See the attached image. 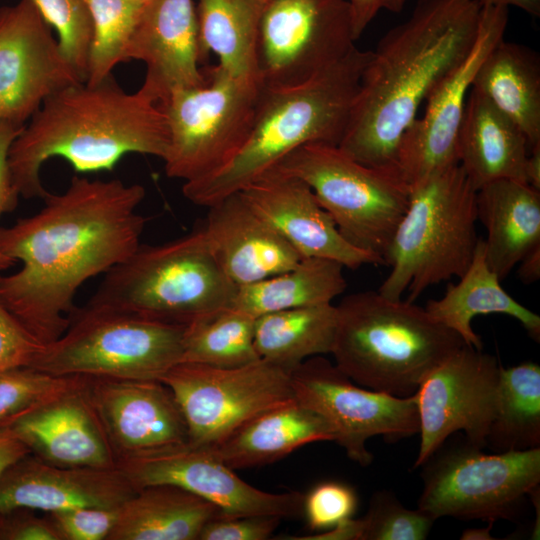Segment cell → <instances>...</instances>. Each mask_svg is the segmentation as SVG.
<instances>
[{"label":"cell","instance_id":"f546056e","mask_svg":"<svg viewBox=\"0 0 540 540\" xmlns=\"http://www.w3.org/2000/svg\"><path fill=\"white\" fill-rule=\"evenodd\" d=\"M471 87L520 128L529 150L540 145V58L534 50L502 39L483 60Z\"/></svg>","mask_w":540,"mask_h":540},{"label":"cell","instance_id":"ee69618b","mask_svg":"<svg viewBox=\"0 0 540 540\" xmlns=\"http://www.w3.org/2000/svg\"><path fill=\"white\" fill-rule=\"evenodd\" d=\"M0 540H59L46 517H38L29 509L0 513Z\"/></svg>","mask_w":540,"mask_h":540},{"label":"cell","instance_id":"f5cc1de1","mask_svg":"<svg viewBox=\"0 0 540 540\" xmlns=\"http://www.w3.org/2000/svg\"><path fill=\"white\" fill-rule=\"evenodd\" d=\"M493 523H489V526L484 528H470L465 530L462 535V540H492L495 539L491 535V527Z\"/></svg>","mask_w":540,"mask_h":540},{"label":"cell","instance_id":"f6af8a7d","mask_svg":"<svg viewBox=\"0 0 540 540\" xmlns=\"http://www.w3.org/2000/svg\"><path fill=\"white\" fill-rule=\"evenodd\" d=\"M23 128L24 126L0 121V216L12 212L18 205L20 195L12 182L8 166V152L12 142ZM15 264V260L0 252V272Z\"/></svg>","mask_w":540,"mask_h":540},{"label":"cell","instance_id":"83f0119b","mask_svg":"<svg viewBox=\"0 0 540 540\" xmlns=\"http://www.w3.org/2000/svg\"><path fill=\"white\" fill-rule=\"evenodd\" d=\"M219 517V507L183 488L147 485L119 506L107 540H199L204 526Z\"/></svg>","mask_w":540,"mask_h":540},{"label":"cell","instance_id":"5b68a950","mask_svg":"<svg viewBox=\"0 0 540 540\" xmlns=\"http://www.w3.org/2000/svg\"><path fill=\"white\" fill-rule=\"evenodd\" d=\"M336 308L335 365L371 390L414 395L427 374L465 344L425 308L378 291L349 294Z\"/></svg>","mask_w":540,"mask_h":540},{"label":"cell","instance_id":"8d00e7d4","mask_svg":"<svg viewBox=\"0 0 540 540\" xmlns=\"http://www.w3.org/2000/svg\"><path fill=\"white\" fill-rule=\"evenodd\" d=\"M43 19L54 28L65 60L82 81L89 71L93 21L84 0H33Z\"/></svg>","mask_w":540,"mask_h":540},{"label":"cell","instance_id":"60d3db41","mask_svg":"<svg viewBox=\"0 0 540 540\" xmlns=\"http://www.w3.org/2000/svg\"><path fill=\"white\" fill-rule=\"evenodd\" d=\"M119 507H78L46 513L59 540H107Z\"/></svg>","mask_w":540,"mask_h":540},{"label":"cell","instance_id":"f907efd6","mask_svg":"<svg viewBox=\"0 0 540 540\" xmlns=\"http://www.w3.org/2000/svg\"><path fill=\"white\" fill-rule=\"evenodd\" d=\"M479 3L481 6H497V7H506L510 6L516 7L523 10L524 12L532 15H540V0H471Z\"/></svg>","mask_w":540,"mask_h":540},{"label":"cell","instance_id":"4fadbf2b","mask_svg":"<svg viewBox=\"0 0 540 540\" xmlns=\"http://www.w3.org/2000/svg\"><path fill=\"white\" fill-rule=\"evenodd\" d=\"M347 0H267L257 43L263 86L306 82L356 46Z\"/></svg>","mask_w":540,"mask_h":540},{"label":"cell","instance_id":"6da1fadb","mask_svg":"<svg viewBox=\"0 0 540 540\" xmlns=\"http://www.w3.org/2000/svg\"><path fill=\"white\" fill-rule=\"evenodd\" d=\"M144 197L140 184L74 176L39 212L0 227V252L22 263L0 274V301L43 345L68 328L81 285L141 244L146 219L137 208Z\"/></svg>","mask_w":540,"mask_h":540},{"label":"cell","instance_id":"bcb514c9","mask_svg":"<svg viewBox=\"0 0 540 540\" xmlns=\"http://www.w3.org/2000/svg\"><path fill=\"white\" fill-rule=\"evenodd\" d=\"M351 9L353 32L357 40L380 11L399 13L408 0H347Z\"/></svg>","mask_w":540,"mask_h":540},{"label":"cell","instance_id":"74e56055","mask_svg":"<svg viewBox=\"0 0 540 540\" xmlns=\"http://www.w3.org/2000/svg\"><path fill=\"white\" fill-rule=\"evenodd\" d=\"M363 519L362 540H424L435 521L419 508L407 509L388 491L372 496Z\"/></svg>","mask_w":540,"mask_h":540},{"label":"cell","instance_id":"7bdbcfd3","mask_svg":"<svg viewBox=\"0 0 540 540\" xmlns=\"http://www.w3.org/2000/svg\"><path fill=\"white\" fill-rule=\"evenodd\" d=\"M281 519V517L274 515L219 517L204 526L199 540L269 539L280 524Z\"/></svg>","mask_w":540,"mask_h":540},{"label":"cell","instance_id":"f1b7e54d","mask_svg":"<svg viewBox=\"0 0 540 540\" xmlns=\"http://www.w3.org/2000/svg\"><path fill=\"white\" fill-rule=\"evenodd\" d=\"M429 315L457 333L465 344L482 350L481 338L472 328V320L480 314H505L518 320L528 335L540 341V317L510 296L501 286V280L488 266L484 242L480 238L473 260L459 277L449 283L444 295L429 300L425 306Z\"/></svg>","mask_w":540,"mask_h":540},{"label":"cell","instance_id":"30bf717a","mask_svg":"<svg viewBox=\"0 0 540 540\" xmlns=\"http://www.w3.org/2000/svg\"><path fill=\"white\" fill-rule=\"evenodd\" d=\"M206 81L173 91L159 103L169 127L165 173L183 182L202 179L226 165L244 143L262 89L258 80L236 78L218 65Z\"/></svg>","mask_w":540,"mask_h":540},{"label":"cell","instance_id":"836d02e7","mask_svg":"<svg viewBox=\"0 0 540 540\" xmlns=\"http://www.w3.org/2000/svg\"><path fill=\"white\" fill-rule=\"evenodd\" d=\"M496 452L540 445V367L526 361L500 366L496 408L486 446Z\"/></svg>","mask_w":540,"mask_h":540},{"label":"cell","instance_id":"d4e9b609","mask_svg":"<svg viewBox=\"0 0 540 540\" xmlns=\"http://www.w3.org/2000/svg\"><path fill=\"white\" fill-rule=\"evenodd\" d=\"M529 153L520 128L471 87L458 135V164L478 190L499 179L525 182Z\"/></svg>","mask_w":540,"mask_h":540},{"label":"cell","instance_id":"5bb4252c","mask_svg":"<svg viewBox=\"0 0 540 540\" xmlns=\"http://www.w3.org/2000/svg\"><path fill=\"white\" fill-rule=\"evenodd\" d=\"M295 399L320 415L347 456L361 466L373 461L366 442L373 436L397 441L419 433L414 395L398 397L364 389L321 355L290 373Z\"/></svg>","mask_w":540,"mask_h":540},{"label":"cell","instance_id":"7a4b0ae2","mask_svg":"<svg viewBox=\"0 0 540 540\" xmlns=\"http://www.w3.org/2000/svg\"><path fill=\"white\" fill-rule=\"evenodd\" d=\"M481 11L471 0H418L372 51L338 147L364 165L397 170L403 134L422 102L470 52Z\"/></svg>","mask_w":540,"mask_h":540},{"label":"cell","instance_id":"ab89813d","mask_svg":"<svg viewBox=\"0 0 540 540\" xmlns=\"http://www.w3.org/2000/svg\"><path fill=\"white\" fill-rule=\"evenodd\" d=\"M357 504L352 487L338 481H324L304 495L303 514L311 530L325 531L351 518Z\"/></svg>","mask_w":540,"mask_h":540},{"label":"cell","instance_id":"816d5d0a","mask_svg":"<svg viewBox=\"0 0 540 540\" xmlns=\"http://www.w3.org/2000/svg\"><path fill=\"white\" fill-rule=\"evenodd\" d=\"M525 180L528 185L540 191V145L529 150L525 164Z\"/></svg>","mask_w":540,"mask_h":540},{"label":"cell","instance_id":"c3c4849f","mask_svg":"<svg viewBox=\"0 0 540 540\" xmlns=\"http://www.w3.org/2000/svg\"><path fill=\"white\" fill-rule=\"evenodd\" d=\"M30 453L17 439L0 433V477L17 460Z\"/></svg>","mask_w":540,"mask_h":540},{"label":"cell","instance_id":"b9f144b4","mask_svg":"<svg viewBox=\"0 0 540 540\" xmlns=\"http://www.w3.org/2000/svg\"><path fill=\"white\" fill-rule=\"evenodd\" d=\"M44 346L0 301V372L31 366Z\"/></svg>","mask_w":540,"mask_h":540},{"label":"cell","instance_id":"3957f363","mask_svg":"<svg viewBox=\"0 0 540 540\" xmlns=\"http://www.w3.org/2000/svg\"><path fill=\"white\" fill-rule=\"evenodd\" d=\"M168 120L162 107L142 90L125 92L112 75L96 85L79 82L51 95L12 142L8 166L25 199L50 193L40 170L63 158L76 172L112 170L129 153L166 157Z\"/></svg>","mask_w":540,"mask_h":540},{"label":"cell","instance_id":"1f68e13d","mask_svg":"<svg viewBox=\"0 0 540 540\" xmlns=\"http://www.w3.org/2000/svg\"><path fill=\"white\" fill-rule=\"evenodd\" d=\"M263 0H198L199 40L204 60L210 52L233 77L259 80L257 43Z\"/></svg>","mask_w":540,"mask_h":540},{"label":"cell","instance_id":"2e32d148","mask_svg":"<svg viewBox=\"0 0 540 540\" xmlns=\"http://www.w3.org/2000/svg\"><path fill=\"white\" fill-rule=\"evenodd\" d=\"M128 481L140 489L171 484L215 504L223 517L303 514L304 494L270 493L241 479L208 446L190 442L145 451L117 462Z\"/></svg>","mask_w":540,"mask_h":540},{"label":"cell","instance_id":"ffe728a7","mask_svg":"<svg viewBox=\"0 0 540 540\" xmlns=\"http://www.w3.org/2000/svg\"><path fill=\"white\" fill-rule=\"evenodd\" d=\"M41 460L62 467H116L84 388V376L0 424Z\"/></svg>","mask_w":540,"mask_h":540},{"label":"cell","instance_id":"484cf974","mask_svg":"<svg viewBox=\"0 0 540 540\" xmlns=\"http://www.w3.org/2000/svg\"><path fill=\"white\" fill-rule=\"evenodd\" d=\"M476 208L487 233L486 262L502 281L540 245V191L518 180H495L477 190Z\"/></svg>","mask_w":540,"mask_h":540},{"label":"cell","instance_id":"52a82bcc","mask_svg":"<svg viewBox=\"0 0 540 540\" xmlns=\"http://www.w3.org/2000/svg\"><path fill=\"white\" fill-rule=\"evenodd\" d=\"M476 192L457 163L410 188L408 207L386 257L390 273L378 292L414 302L428 287L459 278L479 241Z\"/></svg>","mask_w":540,"mask_h":540},{"label":"cell","instance_id":"603a6c76","mask_svg":"<svg viewBox=\"0 0 540 540\" xmlns=\"http://www.w3.org/2000/svg\"><path fill=\"white\" fill-rule=\"evenodd\" d=\"M136 491L117 466L62 467L28 453L0 477V513L119 507Z\"/></svg>","mask_w":540,"mask_h":540},{"label":"cell","instance_id":"44dd1931","mask_svg":"<svg viewBox=\"0 0 540 540\" xmlns=\"http://www.w3.org/2000/svg\"><path fill=\"white\" fill-rule=\"evenodd\" d=\"M242 195L303 258H324L352 270L383 265L377 255L348 242L333 218L301 179L268 171L240 190Z\"/></svg>","mask_w":540,"mask_h":540},{"label":"cell","instance_id":"4316f807","mask_svg":"<svg viewBox=\"0 0 540 540\" xmlns=\"http://www.w3.org/2000/svg\"><path fill=\"white\" fill-rule=\"evenodd\" d=\"M333 439L327 422L295 399L252 417L208 447L235 470L269 464L305 444Z\"/></svg>","mask_w":540,"mask_h":540},{"label":"cell","instance_id":"9a60e30c","mask_svg":"<svg viewBox=\"0 0 540 540\" xmlns=\"http://www.w3.org/2000/svg\"><path fill=\"white\" fill-rule=\"evenodd\" d=\"M499 372L496 357L464 344L427 374L414 393L420 433L415 468L459 431L472 445L486 446Z\"/></svg>","mask_w":540,"mask_h":540},{"label":"cell","instance_id":"8992f818","mask_svg":"<svg viewBox=\"0 0 540 540\" xmlns=\"http://www.w3.org/2000/svg\"><path fill=\"white\" fill-rule=\"evenodd\" d=\"M237 287L201 227L162 244H140L105 273L87 304L187 326L230 308Z\"/></svg>","mask_w":540,"mask_h":540},{"label":"cell","instance_id":"db71d44e","mask_svg":"<svg viewBox=\"0 0 540 540\" xmlns=\"http://www.w3.org/2000/svg\"><path fill=\"white\" fill-rule=\"evenodd\" d=\"M142 1H146V2H147V1H150V0H142Z\"/></svg>","mask_w":540,"mask_h":540},{"label":"cell","instance_id":"11a10c76","mask_svg":"<svg viewBox=\"0 0 540 540\" xmlns=\"http://www.w3.org/2000/svg\"><path fill=\"white\" fill-rule=\"evenodd\" d=\"M264 2L267 1V0H263Z\"/></svg>","mask_w":540,"mask_h":540},{"label":"cell","instance_id":"d6a6232c","mask_svg":"<svg viewBox=\"0 0 540 540\" xmlns=\"http://www.w3.org/2000/svg\"><path fill=\"white\" fill-rule=\"evenodd\" d=\"M344 268L330 259L303 258L285 272L238 286L230 308L256 318L275 311L331 303L347 287Z\"/></svg>","mask_w":540,"mask_h":540},{"label":"cell","instance_id":"e0dca14e","mask_svg":"<svg viewBox=\"0 0 540 540\" xmlns=\"http://www.w3.org/2000/svg\"><path fill=\"white\" fill-rule=\"evenodd\" d=\"M508 8L482 6L478 33L465 59L434 88L424 115L403 134L396 168L411 187L458 163L457 143L475 74L492 48L504 39Z\"/></svg>","mask_w":540,"mask_h":540},{"label":"cell","instance_id":"8fae6325","mask_svg":"<svg viewBox=\"0 0 540 540\" xmlns=\"http://www.w3.org/2000/svg\"><path fill=\"white\" fill-rule=\"evenodd\" d=\"M418 508L435 520L450 516L493 523L513 519L540 483V447L485 454L467 440L440 447L423 465Z\"/></svg>","mask_w":540,"mask_h":540},{"label":"cell","instance_id":"277c9868","mask_svg":"<svg viewBox=\"0 0 540 540\" xmlns=\"http://www.w3.org/2000/svg\"><path fill=\"white\" fill-rule=\"evenodd\" d=\"M371 53L355 47L306 82L285 87L262 85L250 131L238 152L216 172L183 183L184 197L209 207L242 190L303 145L338 146Z\"/></svg>","mask_w":540,"mask_h":540},{"label":"cell","instance_id":"7dc6e473","mask_svg":"<svg viewBox=\"0 0 540 540\" xmlns=\"http://www.w3.org/2000/svg\"><path fill=\"white\" fill-rule=\"evenodd\" d=\"M365 528L363 517L360 519L348 518L334 527L321 531L315 535L284 537L292 540H362Z\"/></svg>","mask_w":540,"mask_h":540},{"label":"cell","instance_id":"ba28073f","mask_svg":"<svg viewBox=\"0 0 540 540\" xmlns=\"http://www.w3.org/2000/svg\"><path fill=\"white\" fill-rule=\"evenodd\" d=\"M184 328L86 304L30 367L56 376L160 380L181 362Z\"/></svg>","mask_w":540,"mask_h":540},{"label":"cell","instance_id":"cb8c5ba5","mask_svg":"<svg viewBox=\"0 0 540 540\" xmlns=\"http://www.w3.org/2000/svg\"><path fill=\"white\" fill-rule=\"evenodd\" d=\"M208 209L202 228L223 271L236 286L285 272L302 259L240 191Z\"/></svg>","mask_w":540,"mask_h":540},{"label":"cell","instance_id":"9c48e42d","mask_svg":"<svg viewBox=\"0 0 540 540\" xmlns=\"http://www.w3.org/2000/svg\"><path fill=\"white\" fill-rule=\"evenodd\" d=\"M304 181L352 245L386 257L410 198V186L396 169L364 165L337 145L309 143L273 169Z\"/></svg>","mask_w":540,"mask_h":540},{"label":"cell","instance_id":"681fc988","mask_svg":"<svg viewBox=\"0 0 540 540\" xmlns=\"http://www.w3.org/2000/svg\"><path fill=\"white\" fill-rule=\"evenodd\" d=\"M518 277L524 284H531L540 278V245L531 249L518 264Z\"/></svg>","mask_w":540,"mask_h":540},{"label":"cell","instance_id":"f35d334b","mask_svg":"<svg viewBox=\"0 0 540 540\" xmlns=\"http://www.w3.org/2000/svg\"><path fill=\"white\" fill-rule=\"evenodd\" d=\"M77 376H56L30 366L0 372V424L70 385Z\"/></svg>","mask_w":540,"mask_h":540},{"label":"cell","instance_id":"4dcf8cb0","mask_svg":"<svg viewBox=\"0 0 540 540\" xmlns=\"http://www.w3.org/2000/svg\"><path fill=\"white\" fill-rule=\"evenodd\" d=\"M336 327L332 303L266 313L255 318V350L260 359L290 374L306 359L331 353Z\"/></svg>","mask_w":540,"mask_h":540},{"label":"cell","instance_id":"e575fe53","mask_svg":"<svg viewBox=\"0 0 540 540\" xmlns=\"http://www.w3.org/2000/svg\"><path fill=\"white\" fill-rule=\"evenodd\" d=\"M254 322L242 311L224 308L185 326L181 362L232 368L258 361Z\"/></svg>","mask_w":540,"mask_h":540},{"label":"cell","instance_id":"ac0fdd59","mask_svg":"<svg viewBox=\"0 0 540 540\" xmlns=\"http://www.w3.org/2000/svg\"><path fill=\"white\" fill-rule=\"evenodd\" d=\"M79 82L33 0L0 7V121L25 126L49 95Z\"/></svg>","mask_w":540,"mask_h":540},{"label":"cell","instance_id":"7c38bea8","mask_svg":"<svg viewBox=\"0 0 540 540\" xmlns=\"http://www.w3.org/2000/svg\"><path fill=\"white\" fill-rule=\"evenodd\" d=\"M160 381L196 445H213L252 417L295 400L290 374L262 359L232 368L179 362Z\"/></svg>","mask_w":540,"mask_h":540},{"label":"cell","instance_id":"7402d4cb","mask_svg":"<svg viewBox=\"0 0 540 540\" xmlns=\"http://www.w3.org/2000/svg\"><path fill=\"white\" fill-rule=\"evenodd\" d=\"M124 60L146 65L140 90L161 103L206 81L193 0H150L129 38Z\"/></svg>","mask_w":540,"mask_h":540},{"label":"cell","instance_id":"d6986e66","mask_svg":"<svg viewBox=\"0 0 540 540\" xmlns=\"http://www.w3.org/2000/svg\"><path fill=\"white\" fill-rule=\"evenodd\" d=\"M84 388L118 461L188 442L182 412L160 380L84 376Z\"/></svg>","mask_w":540,"mask_h":540},{"label":"cell","instance_id":"d590c367","mask_svg":"<svg viewBox=\"0 0 540 540\" xmlns=\"http://www.w3.org/2000/svg\"><path fill=\"white\" fill-rule=\"evenodd\" d=\"M90 12L94 37L86 83L96 85L112 75L116 65L125 62L129 38L142 14V0H84Z\"/></svg>","mask_w":540,"mask_h":540}]
</instances>
